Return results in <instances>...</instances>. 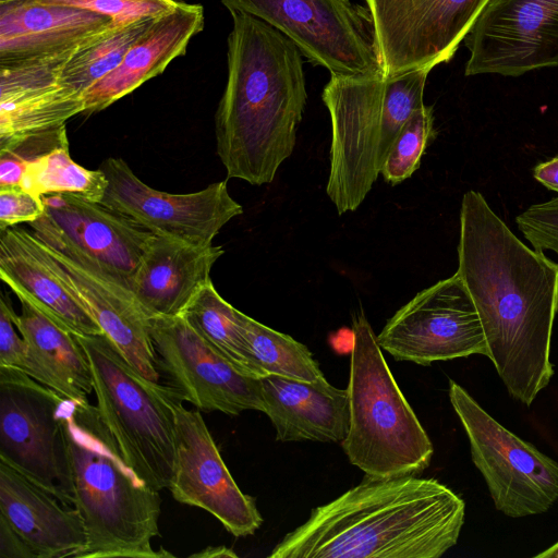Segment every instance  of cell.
I'll use <instances>...</instances> for the list:
<instances>
[{
    "label": "cell",
    "instance_id": "14",
    "mask_svg": "<svg viewBox=\"0 0 558 558\" xmlns=\"http://www.w3.org/2000/svg\"><path fill=\"white\" fill-rule=\"evenodd\" d=\"M385 75L450 61L489 0H365Z\"/></svg>",
    "mask_w": 558,
    "mask_h": 558
},
{
    "label": "cell",
    "instance_id": "39",
    "mask_svg": "<svg viewBox=\"0 0 558 558\" xmlns=\"http://www.w3.org/2000/svg\"><path fill=\"white\" fill-rule=\"evenodd\" d=\"M190 557L195 558H236L238 555L233 549L226 546H208L205 549L192 554Z\"/></svg>",
    "mask_w": 558,
    "mask_h": 558
},
{
    "label": "cell",
    "instance_id": "7",
    "mask_svg": "<svg viewBox=\"0 0 558 558\" xmlns=\"http://www.w3.org/2000/svg\"><path fill=\"white\" fill-rule=\"evenodd\" d=\"M75 338L89 363L98 412L124 460L150 488H169L178 391L145 377L105 333Z\"/></svg>",
    "mask_w": 558,
    "mask_h": 558
},
{
    "label": "cell",
    "instance_id": "15",
    "mask_svg": "<svg viewBox=\"0 0 558 558\" xmlns=\"http://www.w3.org/2000/svg\"><path fill=\"white\" fill-rule=\"evenodd\" d=\"M99 169L108 181L100 203L155 234L210 245L221 228L243 213L227 181L194 193L171 194L145 184L121 158H107Z\"/></svg>",
    "mask_w": 558,
    "mask_h": 558
},
{
    "label": "cell",
    "instance_id": "18",
    "mask_svg": "<svg viewBox=\"0 0 558 558\" xmlns=\"http://www.w3.org/2000/svg\"><path fill=\"white\" fill-rule=\"evenodd\" d=\"M45 217L119 283L133 280L155 233L100 202L68 193L44 195Z\"/></svg>",
    "mask_w": 558,
    "mask_h": 558
},
{
    "label": "cell",
    "instance_id": "34",
    "mask_svg": "<svg viewBox=\"0 0 558 558\" xmlns=\"http://www.w3.org/2000/svg\"><path fill=\"white\" fill-rule=\"evenodd\" d=\"M46 3L71 5L110 17L124 25L146 17H157L172 9L174 0H38Z\"/></svg>",
    "mask_w": 558,
    "mask_h": 558
},
{
    "label": "cell",
    "instance_id": "35",
    "mask_svg": "<svg viewBox=\"0 0 558 558\" xmlns=\"http://www.w3.org/2000/svg\"><path fill=\"white\" fill-rule=\"evenodd\" d=\"M515 222L535 250L558 255V197L530 206L515 217Z\"/></svg>",
    "mask_w": 558,
    "mask_h": 558
},
{
    "label": "cell",
    "instance_id": "24",
    "mask_svg": "<svg viewBox=\"0 0 558 558\" xmlns=\"http://www.w3.org/2000/svg\"><path fill=\"white\" fill-rule=\"evenodd\" d=\"M0 278L72 333H104L45 260L32 231L15 226L0 232Z\"/></svg>",
    "mask_w": 558,
    "mask_h": 558
},
{
    "label": "cell",
    "instance_id": "13",
    "mask_svg": "<svg viewBox=\"0 0 558 558\" xmlns=\"http://www.w3.org/2000/svg\"><path fill=\"white\" fill-rule=\"evenodd\" d=\"M149 325L159 367L181 400L205 412H265L260 378L238 371L182 315L151 316Z\"/></svg>",
    "mask_w": 558,
    "mask_h": 558
},
{
    "label": "cell",
    "instance_id": "11",
    "mask_svg": "<svg viewBox=\"0 0 558 558\" xmlns=\"http://www.w3.org/2000/svg\"><path fill=\"white\" fill-rule=\"evenodd\" d=\"M45 260L87 308L102 332L145 377L160 379L149 317L131 290L61 235L45 216L27 223Z\"/></svg>",
    "mask_w": 558,
    "mask_h": 558
},
{
    "label": "cell",
    "instance_id": "41",
    "mask_svg": "<svg viewBox=\"0 0 558 558\" xmlns=\"http://www.w3.org/2000/svg\"><path fill=\"white\" fill-rule=\"evenodd\" d=\"M10 1H15V0H0V3L10 2Z\"/></svg>",
    "mask_w": 558,
    "mask_h": 558
},
{
    "label": "cell",
    "instance_id": "9",
    "mask_svg": "<svg viewBox=\"0 0 558 558\" xmlns=\"http://www.w3.org/2000/svg\"><path fill=\"white\" fill-rule=\"evenodd\" d=\"M449 399L496 509L510 518L546 512L558 500V462L508 430L453 380Z\"/></svg>",
    "mask_w": 558,
    "mask_h": 558
},
{
    "label": "cell",
    "instance_id": "4",
    "mask_svg": "<svg viewBox=\"0 0 558 558\" xmlns=\"http://www.w3.org/2000/svg\"><path fill=\"white\" fill-rule=\"evenodd\" d=\"M60 417L73 507L87 536L80 558L173 557L151 546L159 536V492L126 463L97 407L64 398Z\"/></svg>",
    "mask_w": 558,
    "mask_h": 558
},
{
    "label": "cell",
    "instance_id": "23",
    "mask_svg": "<svg viewBox=\"0 0 558 558\" xmlns=\"http://www.w3.org/2000/svg\"><path fill=\"white\" fill-rule=\"evenodd\" d=\"M265 414L276 429V439L287 441L342 442L350 428L347 389L326 378L295 380L277 375L260 377Z\"/></svg>",
    "mask_w": 558,
    "mask_h": 558
},
{
    "label": "cell",
    "instance_id": "37",
    "mask_svg": "<svg viewBox=\"0 0 558 558\" xmlns=\"http://www.w3.org/2000/svg\"><path fill=\"white\" fill-rule=\"evenodd\" d=\"M0 558H36L27 543L0 514Z\"/></svg>",
    "mask_w": 558,
    "mask_h": 558
},
{
    "label": "cell",
    "instance_id": "30",
    "mask_svg": "<svg viewBox=\"0 0 558 558\" xmlns=\"http://www.w3.org/2000/svg\"><path fill=\"white\" fill-rule=\"evenodd\" d=\"M108 181L104 172L89 170L75 162L70 145L54 149L29 165L20 186L36 195L68 193L88 201L100 202Z\"/></svg>",
    "mask_w": 558,
    "mask_h": 558
},
{
    "label": "cell",
    "instance_id": "2",
    "mask_svg": "<svg viewBox=\"0 0 558 558\" xmlns=\"http://www.w3.org/2000/svg\"><path fill=\"white\" fill-rule=\"evenodd\" d=\"M465 504L434 478L362 482L316 507L270 558H439L459 539Z\"/></svg>",
    "mask_w": 558,
    "mask_h": 558
},
{
    "label": "cell",
    "instance_id": "40",
    "mask_svg": "<svg viewBox=\"0 0 558 558\" xmlns=\"http://www.w3.org/2000/svg\"><path fill=\"white\" fill-rule=\"evenodd\" d=\"M535 557H541V558H558V542L555 543L549 548L545 549L543 553L537 554Z\"/></svg>",
    "mask_w": 558,
    "mask_h": 558
},
{
    "label": "cell",
    "instance_id": "8",
    "mask_svg": "<svg viewBox=\"0 0 558 558\" xmlns=\"http://www.w3.org/2000/svg\"><path fill=\"white\" fill-rule=\"evenodd\" d=\"M287 36L331 75H385L373 15L350 0H220Z\"/></svg>",
    "mask_w": 558,
    "mask_h": 558
},
{
    "label": "cell",
    "instance_id": "6",
    "mask_svg": "<svg viewBox=\"0 0 558 558\" xmlns=\"http://www.w3.org/2000/svg\"><path fill=\"white\" fill-rule=\"evenodd\" d=\"M352 333L350 428L342 449L367 475L420 474L430 464L433 444L398 387L363 312L354 316Z\"/></svg>",
    "mask_w": 558,
    "mask_h": 558
},
{
    "label": "cell",
    "instance_id": "31",
    "mask_svg": "<svg viewBox=\"0 0 558 558\" xmlns=\"http://www.w3.org/2000/svg\"><path fill=\"white\" fill-rule=\"evenodd\" d=\"M12 304L5 294L0 296V366L21 369L35 380L56 390L65 398L83 401L45 363L37 352L16 332L11 317ZM87 400V399H86Z\"/></svg>",
    "mask_w": 558,
    "mask_h": 558
},
{
    "label": "cell",
    "instance_id": "22",
    "mask_svg": "<svg viewBox=\"0 0 558 558\" xmlns=\"http://www.w3.org/2000/svg\"><path fill=\"white\" fill-rule=\"evenodd\" d=\"M220 245H198L155 234L132 284V293L148 317L178 316L208 281Z\"/></svg>",
    "mask_w": 558,
    "mask_h": 558
},
{
    "label": "cell",
    "instance_id": "5",
    "mask_svg": "<svg viewBox=\"0 0 558 558\" xmlns=\"http://www.w3.org/2000/svg\"><path fill=\"white\" fill-rule=\"evenodd\" d=\"M429 72L330 76L322 95L331 121L326 193L339 215L372 190L402 126L424 106Z\"/></svg>",
    "mask_w": 558,
    "mask_h": 558
},
{
    "label": "cell",
    "instance_id": "20",
    "mask_svg": "<svg viewBox=\"0 0 558 558\" xmlns=\"http://www.w3.org/2000/svg\"><path fill=\"white\" fill-rule=\"evenodd\" d=\"M0 514L36 558H80L86 548V531L78 511L3 461H0Z\"/></svg>",
    "mask_w": 558,
    "mask_h": 558
},
{
    "label": "cell",
    "instance_id": "33",
    "mask_svg": "<svg viewBox=\"0 0 558 558\" xmlns=\"http://www.w3.org/2000/svg\"><path fill=\"white\" fill-rule=\"evenodd\" d=\"M68 145L65 124L0 141V187L20 185L29 165Z\"/></svg>",
    "mask_w": 558,
    "mask_h": 558
},
{
    "label": "cell",
    "instance_id": "38",
    "mask_svg": "<svg viewBox=\"0 0 558 558\" xmlns=\"http://www.w3.org/2000/svg\"><path fill=\"white\" fill-rule=\"evenodd\" d=\"M533 177L548 190L558 193V155L536 165L533 169Z\"/></svg>",
    "mask_w": 558,
    "mask_h": 558
},
{
    "label": "cell",
    "instance_id": "3",
    "mask_svg": "<svg viewBox=\"0 0 558 558\" xmlns=\"http://www.w3.org/2000/svg\"><path fill=\"white\" fill-rule=\"evenodd\" d=\"M231 15L228 81L215 114L217 155L229 179L263 185L294 150L307 98L302 53L264 21Z\"/></svg>",
    "mask_w": 558,
    "mask_h": 558
},
{
    "label": "cell",
    "instance_id": "29",
    "mask_svg": "<svg viewBox=\"0 0 558 558\" xmlns=\"http://www.w3.org/2000/svg\"><path fill=\"white\" fill-rule=\"evenodd\" d=\"M247 344L267 375L295 380L316 381L325 378L318 363L303 343L240 313Z\"/></svg>",
    "mask_w": 558,
    "mask_h": 558
},
{
    "label": "cell",
    "instance_id": "16",
    "mask_svg": "<svg viewBox=\"0 0 558 558\" xmlns=\"http://www.w3.org/2000/svg\"><path fill=\"white\" fill-rule=\"evenodd\" d=\"M464 41L468 76L558 66V0H489Z\"/></svg>",
    "mask_w": 558,
    "mask_h": 558
},
{
    "label": "cell",
    "instance_id": "1",
    "mask_svg": "<svg viewBox=\"0 0 558 558\" xmlns=\"http://www.w3.org/2000/svg\"><path fill=\"white\" fill-rule=\"evenodd\" d=\"M457 274L478 313L488 355L509 395L531 405L549 384L558 263L526 246L484 196L461 202Z\"/></svg>",
    "mask_w": 558,
    "mask_h": 558
},
{
    "label": "cell",
    "instance_id": "26",
    "mask_svg": "<svg viewBox=\"0 0 558 558\" xmlns=\"http://www.w3.org/2000/svg\"><path fill=\"white\" fill-rule=\"evenodd\" d=\"M84 112V98L60 81L0 95V141L65 124Z\"/></svg>",
    "mask_w": 558,
    "mask_h": 558
},
{
    "label": "cell",
    "instance_id": "12",
    "mask_svg": "<svg viewBox=\"0 0 558 558\" xmlns=\"http://www.w3.org/2000/svg\"><path fill=\"white\" fill-rule=\"evenodd\" d=\"M380 348L397 361L429 365L437 361L488 355L476 307L460 276L420 291L377 335Z\"/></svg>",
    "mask_w": 558,
    "mask_h": 558
},
{
    "label": "cell",
    "instance_id": "25",
    "mask_svg": "<svg viewBox=\"0 0 558 558\" xmlns=\"http://www.w3.org/2000/svg\"><path fill=\"white\" fill-rule=\"evenodd\" d=\"M21 312L12 307V320L22 338L82 400L93 391L85 351L75 335L45 314L27 298L17 294Z\"/></svg>",
    "mask_w": 558,
    "mask_h": 558
},
{
    "label": "cell",
    "instance_id": "36",
    "mask_svg": "<svg viewBox=\"0 0 558 558\" xmlns=\"http://www.w3.org/2000/svg\"><path fill=\"white\" fill-rule=\"evenodd\" d=\"M43 196L20 185L0 187V232L19 223L32 222L45 215Z\"/></svg>",
    "mask_w": 558,
    "mask_h": 558
},
{
    "label": "cell",
    "instance_id": "27",
    "mask_svg": "<svg viewBox=\"0 0 558 558\" xmlns=\"http://www.w3.org/2000/svg\"><path fill=\"white\" fill-rule=\"evenodd\" d=\"M240 313L217 292L210 280L198 290L181 315L238 371L260 378L267 374L244 338Z\"/></svg>",
    "mask_w": 558,
    "mask_h": 558
},
{
    "label": "cell",
    "instance_id": "17",
    "mask_svg": "<svg viewBox=\"0 0 558 558\" xmlns=\"http://www.w3.org/2000/svg\"><path fill=\"white\" fill-rule=\"evenodd\" d=\"M181 401L174 404L172 497L209 512L236 537L254 534L263 523L255 500L236 485L201 413Z\"/></svg>",
    "mask_w": 558,
    "mask_h": 558
},
{
    "label": "cell",
    "instance_id": "28",
    "mask_svg": "<svg viewBox=\"0 0 558 558\" xmlns=\"http://www.w3.org/2000/svg\"><path fill=\"white\" fill-rule=\"evenodd\" d=\"M156 17H146L129 24H113L76 48L64 63L60 83L82 96L113 71L133 43Z\"/></svg>",
    "mask_w": 558,
    "mask_h": 558
},
{
    "label": "cell",
    "instance_id": "32",
    "mask_svg": "<svg viewBox=\"0 0 558 558\" xmlns=\"http://www.w3.org/2000/svg\"><path fill=\"white\" fill-rule=\"evenodd\" d=\"M436 136L433 108L422 106L402 126L380 170L384 180L396 185L420 167L426 147Z\"/></svg>",
    "mask_w": 558,
    "mask_h": 558
},
{
    "label": "cell",
    "instance_id": "21",
    "mask_svg": "<svg viewBox=\"0 0 558 558\" xmlns=\"http://www.w3.org/2000/svg\"><path fill=\"white\" fill-rule=\"evenodd\" d=\"M203 26L201 4L177 1L172 9L153 21L113 71L84 93L83 113L106 109L163 72L173 59L184 54L189 41Z\"/></svg>",
    "mask_w": 558,
    "mask_h": 558
},
{
    "label": "cell",
    "instance_id": "10",
    "mask_svg": "<svg viewBox=\"0 0 558 558\" xmlns=\"http://www.w3.org/2000/svg\"><path fill=\"white\" fill-rule=\"evenodd\" d=\"M64 398L21 369L0 366V461L73 507L60 417Z\"/></svg>",
    "mask_w": 558,
    "mask_h": 558
},
{
    "label": "cell",
    "instance_id": "19",
    "mask_svg": "<svg viewBox=\"0 0 558 558\" xmlns=\"http://www.w3.org/2000/svg\"><path fill=\"white\" fill-rule=\"evenodd\" d=\"M113 24L108 16L71 5L0 3V64L72 52Z\"/></svg>",
    "mask_w": 558,
    "mask_h": 558
}]
</instances>
